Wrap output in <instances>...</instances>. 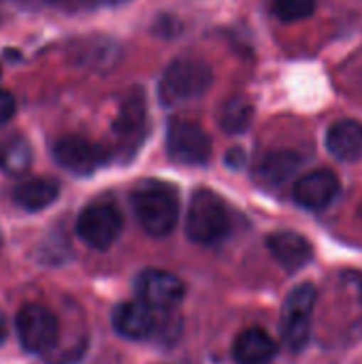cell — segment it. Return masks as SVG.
I'll return each mask as SVG.
<instances>
[{
    "mask_svg": "<svg viewBox=\"0 0 362 364\" xmlns=\"http://www.w3.org/2000/svg\"><path fill=\"white\" fill-rule=\"evenodd\" d=\"M132 209L143 226V230L151 237H166L179 218V196L177 190L158 179H143L132 190Z\"/></svg>",
    "mask_w": 362,
    "mask_h": 364,
    "instance_id": "6da1fadb",
    "label": "cell"
},
{
    "mask_svg": "<svg viewBox=\"0 0 362 364\" xmlns=\"http://www.w3.org/2000/svg\"><path fill=\"white\" fill-rule=\"evenodd\" d=\"M213 81L211 66L196 58H181L169 64L160 77L158 98L164 107L181 105L194 98H201Z\"/></svg>",
    "mask_w": 362,
    "mask_h": 364,
    "instance_id": "7a4b0ae2",
    "label": "cell"
},
{
    "mask_svg": "<svg viewBox=\"0 0 362 364\" xmlns=\"http://www.w3.org/2000/svg\"><path fill=\"white\" fill-rule=\"evenodd\" d=\"M228 230L230 215L224 200L211 190H196L186 215V232L190 241L198 245H211L222 241Z\"/></svg>",
    "mask_w": 362,
    "mask_h": 364,
    "instance_id": "3957f363",
    "label": "cell"
},
{
    "mask_svg": "<svg viewBox=\"0 0 362 364\" xmlns=\"http://www.w3.org/2000/svg\"><path fill=\"white\" fill-rule=\"evenodd\" d=\"M318 292L314 284L297 286L282 309V341L288 350L301 352L312 335V314L316 307Z\"/></svg>",
    "mask_w": 362,
    "mask_h": 364,
    "instance_id": "277c9868",
    "label": "cell"
},
{
    "mask_svg": "<svg viewBox=\"0 0 362 364\" xmlns=\"http://www.w3.org/2000/svg\"><path fill=\"white\" fill-rule=\"evenodd\" d=\"M17 339L21 348L30 354H45L49 352L60 335L58 318L51 309L38 303H28L17 311L15 318Z\"/></svg>",
    "mask_w": 362,
    "mask_h": 364,
    "instance_id": "5b68a950",
    "label": "cell"
},
{
    "mask_svg": "<svg viewBox=\"0 0 362 364\" xmlns=\"http://www.w3.org/2000/svg\"><path fill=\"white\" fill-rule=\"evenodd\" d=\"M166 151L171 160L186 166L207 164L211 158V139L194 122L177 119L166 132Z\"/></svg>",
    "mask_w": 362,
    "mask_h": 364,
    "instance_id": "8992f818",
    "label": "cell"
},
{
    "mask_svg": "<svg viewBox=\"0 0 362 364\" xmlns=\"http://www.w3.org/2000/svg\"><path fill=\"white\" fill-rule=\"evenodd\" d=\"M77 232L90 247L109 250L122 232V215L109 203H92L81 211Z\"/></svg>",
    "mask_w": 362,
    "mask_h": 364,
    "instance_id": "52a82bcc",
    "label": "cell"
},
{
    "mask_svg": "<svg viewBox=\"0 0 362 364\" xmlns=\"http://www.w3.org/2000/svg\"><path fill=\"white\" fill-rule=\"evenodd\" d=\"M55 162L75 175H92L107 162V151L94 141L83 136H62L53 145Z\"/></svg>",
    "mask_w": 362,
    "mask_h": 364,
    "instance_id": "ba28073f",
    "label": "cell"
},
{
    "mask_svg": "<svg viewBox=\"0 0 362 364\" xmlns=\"http://www.w3.org/2000/svg\"><path fill=\"white\" fill-rule=\"evenodd\" d=\"M137 294L151 309H171L183 299V284L169 271L145 269L137 277Z\"/></svg>",
    "mask_w": 362,
    "mask_h": 364,
    "instance_id": "9c48e42d",
    "label": "cell"
},
{
    "mask_svg": "<svg viewBox=\"0 0 362 364\" xmlns=\"http://www.w3.org/2000/svg\"><path fill=\"white\" fill-rule=\"evenodd\" d=\"M339 190H341L339 177L329 168H320V171H312L303 175L294 183L292 194L301 207L309 211H322L339 196Z\"/></svg>",
    "mask_w": 362,
    "mask_h": 364,
    "instance_id": "30bf717a",
    "label": "cell"
},
{
    "mask_svg": "<svg viewBox=\"0 0 362 364\" xmlns=\"http://www.w3.org/2000/svg\"><path fill=\"white\" fill-rule=\"evenodd\" d=\"M113 328H115L117 335H122L126 339H132V341L147 339L158 328L156 309H151L143 301L122 303L113 311Z\"/></svg>",
    "mask_w": 362,
    "mask_h": 364,
    "instance_id": "8fae6325",
    "label": "cell"
},
{
    "mask_svg": "<svg viewBox=\"0 0 362 364\" xmlns=\"http://www.w3.org/2000/svg\"><path fill=\"white\" fill-rule=\"evenodd\" d=\"M267 247L273 254V258L290 273L301 271L314 258L312 243L303 235L292 232V230H280V232L269 235Z\"/></svg>",
    "mask_w": 362,
    "mask_h": 364,
    "instance_id": "7c38bea8",
    "label": "cell"
},
{
    "mask_svg": "<svg viewBox=\"0 0 362 364\" xmlns=\"http://www.w3.org/2000/svg\"><path fill=\"white\" fill-rule=\"evenodd\" d=\"M73 62L94 70H111L122 55L119 45L107 36H87L73 45Z\"/></svg>",
    "mask_w": 362,
    "mask_h": 364,
    "instance_id": "4fadbf2b",
    "label": "cell"
},
{
    "mask_svg": "<svg viewBox=\"0 0 362 364\" xmlns=\"http://www.w3.org/2000/svg\"><path fill=\"white\" fill-rule=\"evenodd\" d=\"M145 122H147L145 98L141 92H132L130 96H126V100L122 102L119 113L115 117V134H117L119 143L134 149L143 139Z\"/></svg>",
    "mask_w": 362,
    "mask_h": 364,
    "instance_id": "5bb4252c",
    "label": "cell"
},
{
    "mask_svg": "<svg viewBox=\"0 0 362 364\" xmlns=\"http://www.w3.org/2000/svg\"><path fill=\"white\" fill-rule=\"evenodd\" d=\"M329 151L341 162H356L362 158V124L356 119H339L326 134Z\"/></svg>",
    "mask_w": 362,
    "mask_h": 364,
    "instance_id": "9a60e30c",
    "label": "cell"
},
{
    "mask_svg": "<svg viewBox=\"0 0 362 364\" xmlns=\"http://www.w3.org/2000/svg\"><path fill=\"white\" fill-rule=\"evenodd\" d=\"M275 354L277 346L262 328L243 331L233 346V356L239 364H267Z\"/></svg>",
    "mask_w": 362,
    "mask_h": 364,
    "instance_id": "2e32d148",
    "label": "cell"
},
{
    "mask_svg": "<svg viewBox=\"0 0 362 364\" xmlns=\"http://www.w3.org/2000/svg\"><path fill=\"white\" fill-rule=\"evenodd\" d=\"M299 166H301L299 154L290 149H275L262 156V160L256 166V177L267 186H280L286 179H290Z\"/></svg>",
    "mask_w": 362,
    "mask_h": 364,
    "instance_id": "e0dca14e",
    "label": "cell"
},
{
    "mask_svg": "<svg viewBox=\"0 0 362 364\" xmlns=\"http://www.w3.org/2000/svg\"><path fill=\"white\" fill-rule=\"evenodd\" d=\"M60 194V186L53 179L36 177L19 183L13 192V200L26 211H41L47 209Z\"/></svg>",
    "mask_w": 362,
    "mask_h": 364,
    "instance_id": "ac0fdd59",
    "label": "cell"
},
{
    "mask_svg": "<svg viewBox=\"0 0 362 364\" xmlns=\"http://www.w3.org/2000/svg\"><path fill=\"white\" fill-rule=\"evenodd\" d=\"M254 119V107L245 96H230L220 109V126L228 134H241Z\"/></svg>",
    "mask_w": 362,
    "mask_h": 364,
    "instance_id": "d6986e66",
    "label": "cell"
},
{
    "mask_svg": "<svg viewBox=\"0 0 362 364\" xmlns=\"http://www.w3.org/2000/svg\"><path fill=\"white\" fill-rule=\"evenodd\" d=\"M32 164V147L28 143V139L23 136H11L6 143H2L0 147V168L6 175L19 177L23 175Z\"/></svg>",
    "mask_w": 362,
    "mask_h": 364,
    "instance_id": "ffe728a7",
    "label": "cell"
},
{
    "mask_svg": "<svg viewBox=\"0 0 362 364\" xmlns=\"http://www.w3.org/2000/svg\"><path fill=\"white\" fill-rule=\"evenodd\" d=\"M273 11L284 21H299L316 11V0H273Z\"/></svg>",
    "mask_w": 362,
    "mask_h": 364,
    "instance_id": "44dd1931",
    "label": "cell"
},
{
    "mask_svg": "<svg viewBox=\"0 0 362 364\" xmlns=\"http://www.w3.org/2000/svg\"><path fill=\"white\" fill-rule=\"evenodd\" d=\"M15 109H17L15 96L6 90H0V126L6 124L15 115Z\"/></svg>",
    "mask_w": 362,
    "mask_h": 364,
    "instance_id": "7402d4cb",
    "label": "cell"
},
{
    "mask_svg": "<svg viewBox=\"0 0 362 364\" xmlns=\"http://www.w3.org/2000/svg\"><path fill=\"white\" fill-rule=\"evenodd\" d=\"M243 162H245V154H243V149L235 147V149H230V151L226 154V164H228V166H233V168H241V166H243Z\"/></svg>",
    "mask_w": 362,
    "mask_h": 364,
    "instance_id": "603a6c76",
    "label": "cell"
},
{
    "mask_svg": "<svg viewBox=\"0 0 362 364\" xmlns=\"http://www.w3.org/2000/svg\"><path fill=\"white\" fill-rule=\"evenodd\" d=\"M6 339V320H4V314L0 311V346L4 343Z\"/></svg>",
    "mask_w": 362,
    "mask_h": 364,
    "instance_id": "cb8c5ba5",
    "label": "cell"
},
{
    "mask_svg": "<svg viewBox=\"0 0 362 364\" xmlns=\"http://www.w3.org/2000/svg\"><path fill=\"white\" fill-rule=\"evenodd\" d=\"M53 2H60V4H66V6H85L90 0H53Z\"/></svg>",
    "mask_w": 362,
    "mask_h": 364,
    "instance_id": "d4e9b609",
    "label": "cell"
},
{
    "mask_svg": "<svg viewBox=\"0 0 362 364\" xmlns=\"http://www.w3.org/2000/svg\"><path fill=\"white\" fill-rule=\"evenodd\" d=\"M358 290H361V296H362V277L358 279Z\"/></svg>",
    "mask_w": 362,
    "mask_h": 364,
    "instance_id": "484cf974",
    "label": "cell"
},
{
    "mask_svg": "<svg viewBox=\"0 0 362 364\" xmlns=\"http://www.w3.org/2000/svg\"><path fill=\"white\" fill-rule=\"evenodd\" d=\"M0 77H2V66H0Z\"/></svg>",
    "mask_w": 362,
    "mask_h": 364,
    "instance_id": "4316f807",
    "label": "cell"
}]
</instances>
